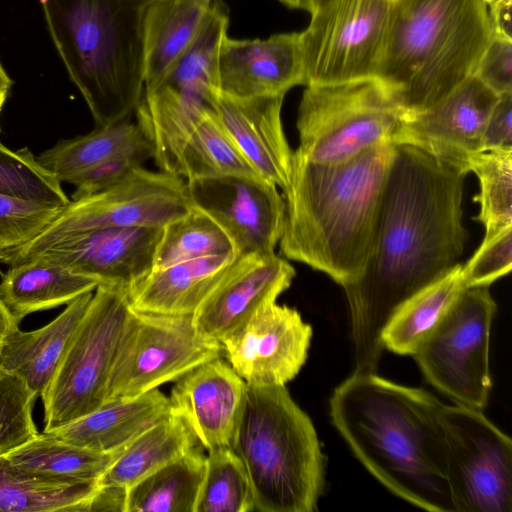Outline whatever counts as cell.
<instances>
[{
	"instance_id": "19",
	"label": "cell",
	"mask_w": 512,
	"mask_h": 512,
	"mask_svg": "<svg viewBox=\"0 0 512 512\" xmlns=\"http://www.w3.org/2000/svg\"><path fill=\"white\" fill-rule=\"evenodd\" d=\"M170 411L188 424L207 452L232 448L246 382L221 357L204 362L174 381Z\"/></svg>"
},
{
	"instance_id": "14",
	"label": "cell",
	"mask_w": 512,
	"mask_h": 512,
	"mask_svg": "<svg viewBox=\"0 0 512 512\" xmlns=\"http://www.w3.org/2000/svg\"><path fill=\"white\" fill-rule=\"evenodd\" d=\"M186 185L191 205L222 228L237 257L274 253L285 220L277 186L241 175L187 180Z\"/></svg>"
},
{
	"instance_id": "15",
	"label": "cell",
	"mask_w": 512,
	"mask_h": 512,
	"mask_svg": "<svg viewBox=\"0 0 512 512\" xmlns=\"http://www.w3.org/2000/svg\"><path fill=\"white\" fill-rule=\"evenodd\" d=\"M312 333L296 309L273 302L221 344L227 362L246 384L284 386L305 364Z\"/></svg>"
},
{
	"instance_id": "26",
	"label": "cell",
	"mask_w": 512,
	"mask_h": 512,
	"mask_svg": "<svg viewBox=\"0 0 512 512\" xmlns=\"http://www.w3.org/2000/svg\"><path fill=\"white\" fill-rule=\"evenodd\" d=\"M214 0H150L143 16L144 89L155 86L199 33Z\"/></svg>"
},
{
	"instance_id": "21",
	"label": "cell",
	"mask_w": 512,
	"mask_h": 512,
	"mask_svg": "<svg viewBox=\"0 0 512 512\" xmlns=\"http://www.w3.org/2000/svg\"><path fill=\"white\" fill-rule=\"evenodd\" d=\"M284 97L237 98L217 92L213 103L219 122L254 171L282 190L290 180L294 152L281 120Z\"/></svg>"
},
{
	"instance_id": "4",
	"label": "cell",
	"mask_w": 512,
	"mask_h": 512,
	"mask_svg": "<svg viewBox=\"0 0 512 512\" xmlns=\"http://www.w3.org/2000/svg\"><path fill=\"white\" fill-rule=\"evenodd\" d=\"M492 36L484 0H393L375 80L423 111L474 74Z\"/></svg>"
},
{
	"instance_id": "31",
	"label": "cell",
	"mask_w": 512,
	"mask_h": 512,
	"mask_svg": "<svg viewBox=\"0 0 512 512\" xmlns=\"http://www.w3.org/2000/svg\"><path fill=\"white\" fill-rule=\"evenodd\" d=\"M205 468L200 445L127 489L126 512H195Z\"/></svg>"
},
{
	"instance_id": "13",
	"label": "cell",
	"mask_w": 512,
	"mask_h": 512,
	"mask_svg": "<svg viewBox=\"0 0 512 512\" xmlns=\"http://www.w3.org/2000/svg\"><path fill=\"white\" fill-rule=\"evenodd\" d=\"M455 512L512 511V441L479 409L443 404Z\"/></svg>"
},
{
	"instance_id": "8",
	"label": "cell",
	"mask_w": 512,
	"mask_h": 512,
	"mask_svg": "<svg viewBox=\"0 0 512 512\" xmlns=\"http://www.w3.org/2000/svg\"><path fill=\"white\" fill-rule=\"evenodd\" d=\"M192 205L186 182L167 172L139 166L114 185L69 200L33 240L0 252L8 266L28 261L45 249L87 230L106 227L163 228L185 215Z\"/></svg>"
},
{
	"instance_id": "41",
	"label": "cell",
	"mask_w": 512,
	"mask_h": 512,
	"mask_svg": "<svg viewBox=\"0 0 512 512\" xmlns=\"http://www.w3.org/2000/svg\"><path fill=\"white\" fill-rule=\"evenodd\" d=\"M149 158H152L150 152L124 153L93 166L71 183L76 186L72 199L91 195L114 185Z\"/></svg>"
},
{
	"instance_id": "44",
	"label": "cell",
	"mask_w": 512,
	"mask_h": 512,
	"mask_svg": "<svg viewBox=\"0 0 512 512\" xmlns=\"http://www.w3.org/2000/svg\"><path fill=\"white\" fill-rule=\"evenodd\" d=\"M488 7L493 34L512 38V0H494Z\"/></svg>"
},
{
	"instance_id": "47",
	"label": "cell",
	"mask_w": 512,
	"mask_h": 512,
	"mask_svg": "<svg viewBox=\"0 0 512 512\" xmlns=\"http://www.w3.org/2000/svg\"><path fill=\"white\" fill-rule=\"evenodd\" d=\"M283 5L291 9H301L308 11L309 2L308 0H278Z\"/></svg>"
},
{
	"instance_id": "7",
	"label": "cell",
	"mask_w": 512,
	"mask_h": 512,
	"mask_svg": "<svg viewBox=\"0 0 512 512\" xmlns=\"http://www.w3.org/2000/svg\"><path fill=\"white\" fill-rule=\"evenodd\" d=\"M305 87L296 151L307 160L337 164L392 143L404 111L377 80Z\"/></svg>"
},
{
	"instance_id": "39",
	"label": "cell",
	"mask_w": 512,
	"mask_h": 512,
	"mask_svg": "<svg viewBox=\"0 0 512 512\" xmlns=\"http://www.w3.org/2000/svg\"><path fill=\"white\" fill-rule=\"evenodd\" d=\"M61 208L0 195V252L33 240L53 221Z\"/></svg>"
},
{
	"instance_id": "6",
	"label": "cell",
	"mask_w": 512,
	"mask_h": 512,
	"mask_svg": "<svg viewBox=\"0 0 512 512\" xmlns=\"http://www.w3.org/2000/svg\"><path fill=\"white\" fill-rule=\"evenodd\" d=\"M232 449L246 469L255 511L316 510L324 456L311 419L285 385L247 384Z\"/></svg>"
},
{
	"instance_id": "11",
	"label": "cell",
	"mask_w": 512,
	"mask_h": 512,
	"mask_svg": "<svg viewBox=\"0 0 512 512\" xmlns=\"http://www.w3.org/2000/svg\"><path fill=\"white\" fill-rule=\"evenodd\" d=\"M496 310L488 286L465 288L412 355L426 380L456 404L481 410L488 403Z\"/></svg>"
},
{
	"instance_id": "24",
	"label": "cell",
	"mask_w": 512,
	"mask_h": 512,
	"mask_svg": "<svg viewBox=\"0 0 512 512\" xmlns=\"http://www.w3.org/2000/svg\"><path fill=\"white\" fill-rule=\"evenodd\" d=\"M92 296L93 291L78 296L61 314L39 329H12L0 342V366L22 376L37 396H41Z\"/></svg>"
},
{
	"instance_id": "46",
	"label": "cell",
	"mask_w": 512,
	"mask_h": 512,
	"mask_svg": "<svg viewBox=\"0 0 512 512\" xmlns=\"http://www.w3.org/2000/svg\"><path fill=\"white\" fill-rule=\"evenodd\" d=\"M10 87L11 80L0 64V95L7 96Z\"/></svg>"
},
{
	"instance_id": "5",
	"label": "cell",
	"mask_w": 512,
	"mask_h": 512,
	"mask_svg": "<svg viewBox=\"0 0 512 512\" xmlns=\"http://www.w3.org/2000/svg\"><path fill=\"white\" fill-rule=\"evenodd\" d=\"M150 0H39L52 40L97 127L129 119L144 91Z\"/></svg>"
},
{
	"instance_id": "37",
	"label": "cell",
	"mask_w": 512,
	"mask_h": 512,
	"mask_svg": "<svg viewBox=\"0 0 512 512\" xmlns=\"http://www.w3.org/2000/svg\"><path fill=\"white\" fill-rule=\"evenodd\" d=\"M0 195L59 207L69 202L61 182L27 148L13 151L1 142Z\"/></svg>"
},
{
	"instance_id": "40",
	"label": "cell",
	"mask_w": 512,
	"mask_h": 512,
	"mask_svg": "<svg viewBox=\"0 0 512 512\" xmlns=\"http://www.w3.org/2000/svg\"><path fill=\"white\" fill-rule=\"evenodd\" d=\"M512 267V226L484 239L461 268L465 288L490 286Z\"/></svg>"
},
{
	"instance_id": "17",
	"label": "cell",
	"mask_w": 512,
	"mask_h": 512,
	"mask_svg": "<svg viewBox=\"0 0 512 512\" xmlns=\"http://www.w3.org/2000/svg\"><path fill=\"white\" fill-rule=\"evenodd\" d=\"M161 233L162 228L153 227L91 229L45 249L32 259L61 265L100 284L129 289L153 270Z\"/></svg>"
},
{
	"instance_id": "1",
	"label": "cell",
	"mask_w": 512,
	"mask_h": 512,
	"mask_svg": "<svg viewBox=\"0 0 512 512\" xmlns=\"http://www.w3.org/2000/svg\"><path fill=\"white\" fill-rule=\"evenodd\" d=\"M466 175L418 148L395 145L368 262L343 287L356 371L376 372L381 334L395 310L459 264L468 237Z\"/></svg>"
},
{
	"instance_id": "16",
	"label": "cell",
	"mask_w": 512,
	"mask_h": 512,
	"mask_svg": "<svg viewBox=\"0 0 512 512\" xmlns=\"http://www.w3.org/2000/svg\"><path fill=\"white\" fill-rule=\"evenodd\" d=\"M498 95L474 75L435 105L404 113L392 143L409 145L466 174L481 152L487 117Z\"/></svg>"
},
{
	"instance_id": "42",
	"label": "cell",
	"mask_w": 512,
	"mask_h": 512,
	"mask_svg": "<svg viewBox=\"0 0 512 512\" xmlns=\"http://www.w3.org/2000/svg\"><path fill=\"white\" fill-rule=\"evenodd\" d=\"M473 75L497 95L512 92V38L493 34Z\"/></svg>"
},
{
	"instance_id": "28",
	"label": "cell",
	"mask_w": 512,
	"mask_h": 512,
	"mask_svg": "<svg viewBox=\"0 0 512 512\" xmlns=\"http://www.w3.org/2000/svg\"><path fill=\"white\" fill-rule=\"evenodd\" d=\"M462 264L406 299L386 323L383 347L400 355H413L465 289Z\"/></svg>"
},
{
	"instance_id": "3",
	"label": "cell",
	"mask_w": 512,
	"mask_h": 512,
	"mask_svg": "<svg viewBox=\"0 0 512 512\" xmlns=\"http://www.w3.org/2000/svg\"><path fill=\"white\" fill-rule=\"evenodd\" d=\"M395 145L383 144L337 164L293 152L283 190L281 254L331 277L342 287L363 274Z\"/></svg>"
},
{
	"instance_id": "2",
	"label": "cell",
	"mask_w": 512,
	"mask_h": 512,
	"mask_svg": "<svg viewBox=\"0 0 512 512\" xmlns=\"http://www.w3.org/2000/svg\"><path fill=\"white\" fill-rule=\"evenodd\" d=\"M443 403L420 388L356 371L330 398L334 426L387 489L433 512H455L447 476Z\"/></svg>"
},
{
	"instance_id": "50",
	"label": "cell",
	"mask_w": 512,
	"mask_h": 512,
	"mask_svg": "<svg viewBox=\"0 0 512 512\" xmlns=\"http://www.w3.org/2000/svg\"><path fill=\"white\" fill-rule=\"evenodd\" d=\"M488 5L491 4L494 0H484Z\"/></svg>"
},
{
	"instance_id": "45",
	"label": "cell",
	"mask_w": 512,
	"mask_h": 512,
	"mask_svg": "<svg viewBox=\"0 0 512 512\" xmlns=\"http://www.w3.org/2000/svg\"><path fill=\"white\" fill-rule=\"evenodd\" d=\"M19 327V324L8 313L2 302L0 301V342L12 329Z\"/></svg>"
},
{
	"instance_id": "51",
	"label": "cell",
	"mask_w": 512,
	"mask_h": 512,
	"mask_svg": "<svg viewBox=\"0 0 512 512\" xmlns=\"http://www.w3.org/2000/svg\"><path fill=\"white\" fill-rule=\"evenodd\" d=\"M393 1V0H392Z\"/></svg>"
},
{
	"instance_id": "38",
	"label": "cell",
	"mask_w": 512,
	"mask_h": 512,
	"mask_svg": "<svg viewBox=\"0 0 512 512\" xmlns=\"http://www.w3.org/2000/svg\"><path fill=\"white\" fill-rule=\"evenodd\" d=\"M36 397L22 376L0 366V456L39 434L32 417Z\"/></svg>"
},
{
	"instance_id": "20",
	"label": "cell",
	"mask_w": 512,
	"mask_h": 512,
	"mask_svg": "<svg viewBox=\"0 0 512 512\" xmlns=\"http://www.w3.org/2000/svg\"><path fill=\"white\" fill-rule=\"evenodd\" d=\"M295 275L293 266L275 252L237 257L193 319L221 343L258 309L276 302Z\"/></svg>"
},
{
	"instance_id": "43",
	"label": "cell",
	"mask_w": 512,
	"mask_h": 512,
	"mask_svg": "<svg viewBox=\"0 0 512 512\" xmlns=\"http://www.w3.org/2000/svg\"><path fill=\"white\" fill-rule=\"evenodd\" d=\"M509 148H512V92L498 95L481 139V152Z\"/></svg>"
},
{
	"instance_id": "22",
	"label": "cell",
	"mask_w": 512,
	"mask_h": 512,
	"mask_svg": "<svg viewBox=\"0 0 512 512\" xmlns=\"http://www.w3.org/2000/svg\"><path fill=\"white\" fill-rule=\"evenodd\" d=\"M235 253L211 255L154 269L128 289L132 309L193 315L221 282Z\"/></svg>"
},
{
	"instance_id": "23",
	"label": "cell",
	"mask_w": 512,
	"mask_h": 512,
	"mask_svg": "<svg viewBox=\"0 0 512 512\" xmlns=\"http://www.w3.org/2000/svg\"><path fill=\"white\" fill-rule=\"evenodd\" d=\"M169 412V399L157 388L105 402L94 411L43 433L83 448L109 452L126 446Z\"/></svg>"
},
{
	"instance_id": "33",
	"label": "cell",
	"mask_w": 512,
	"mask_h": 512,
	"mask_svg": "<svg viewBox=\"0 0 512 512\" xmlns=\"http://www.w3.org/2000/svg\"><path fill=\"white\" fill-rule=\"evenodd\" d=\"M176 174L187 180L227 175L261 178L225 131L214 109L205 112L186 139Z\"/></svg>"
},
{
	"instance_id": "12",
	"label": "cell",
	"mask_w": 512,
	"mask_h": 512,
	"mask_svg": "<svg viewBox=\"0 0 512 512\" xmlns=\"http://www.w3.org/2000/svg\"><path fill=\"white\" fill-rule=\"evenodd\" d=\"M392 0H333L301 31L305 86L375 79Z\"/></svg>"
},
{
	"instance_id": "9",
	"label": "cell",
	"mask_w": 512,
	"mask_h": 512,
	"mask_svg": "<svg viewBox=\"0 0 512 512\" xmlns=\"http://www.w3.org/2000/svg\"><path fill=\"white\" fill-rule=\"evenodd\" d=\"M41 395L47 432L105 403L106 388L130 305L128 289L100 284Z\"/></svg>"
},
{
	"instance_id": "10",
	"label": "cell",
	"mask_w": 512,
	"mask_h": 512,
	"mask_svg": "<svg viewBox=\"0 0 512 512\" xmlns=\"http://www.w3.org/2000/svg\"><path fill=\"white\" fill-rule=\"evenodd\" d=\"M222 354V344L203 332L193 315L130 307L109 374L105 402L157 389Z\"/></svg>"
},
{
	"instance_id": "27",
	"label": "cell",
	"mask_w": 512,
	"mask_h": 512,
	"mask_svg": "<svg viewBox=\"0 0 512 512\" xmlns=\"http://www.w3.org/2000/svg\"><path fill=\"white\" fill-rule=\"evenodd\" d=\"M198 446L186 421L170 411L125 447L97 485L129 489Z\"/></svg>"
},
{
	"instance_id": "48",
	"label": "cell",
	"mask_w": 512,
	"mask_h": 512,
	"mask_svg": "<svg viewBox=\"0 0 512 512\" xmlns=\"http://www.w3.org/2000/svg\"><path fill=\"white\" fill-rule=\"evenodd\" d=\"M332 1L333 0H308L309 7L307 12L311 14Z\"/></svg>"
},
{
	"instance_id": "36",
	"label": "cell",
	"mask_w": 512,
	"mask_h": 512,
	"mask_svg": "<svg viewBox=\"0 0 512 512\" xmlns=\"http://www.w3.org/2000/svg\"><path fill=\"white\" fill-rule=\"evenodd\" d=\"M255 511L243 462L232 448L207 452L206 468L195 512Z\"/></svg>"
},
{
	"instance_id": "30",
	"label": "cell",
	"mask_w": 512,
	"mask_h": 512,
	"mask_svg": "<svg viewBox=\"0 0 512 512\" xmlns=\"http://www.w3.org/2000/svg\"><path fill=\"white\" fill-rule=\"evenodd\" d=\"M134 152L152 154V148L139 126L126 120L60 141L37 159L60 182L71 184L93 166L116 155Z\"/></svg>"
},
{
	"instance_id": "34",
	"label": "cell",
	"mask_w": 512,
	"mask_h": 512,
	"mask_svg": "<svg viewBox=\"0 0 512 512\" xmlns=\"http://www.w3.org/2000/svg\"><path fill=\"white\" fill-rule=\"evenodd\" d=\"M227 253H235L227 234L212 218L192 206L185 215L162 228L153 270Z\"/></svg>"
},
{
	"instance_id": "25",
	"label": "cell",
	"mask_w": 512,
	"mask_h": 512,
	"mask_svg": "<svg viewBox=\"0 0 512 512\" xmlns=\"http://www.w3.org/2000/svg\"><path fill=\"white\" fill-rule=\"evenodd\" d=\"M99 284L92 277L35 258L2 273L0 301L19 324L27 315L68 304Z\"/></svg>"
},
{
	"instance_id": "29",
	"label": "cell",
	"mask_w": 512,
	"mask_h": 512,
	"mask_svg": "<svg viewBox=\"0 0 512 512\" xmlns=\"http://www.w3.org/2000/svg\"><path fill=\"white\" fill-rule=\"evenodd\" d=\"M126 446L99 452L39 433L5 456L13 467L30 475L66 483H86L97 481Z\"/></svg>"
},
{
	"instance_id": "49",
	"label": "cell",
	"mask_w": 512,
	"mask_h": 512,
	"mask_svg": "<svg viewBox=\"0 0 512 512\" xmlns=\"http://www.w3.org/2000/svg\"><path fill=\"white\" fill-rule=\"evenodd\" d=\"M6 97L7 96H5V95H0V113H1V110H2V107L5 102Z\"/></svg>"
},
{
	"instance_id": "35",
	"label": "cell",
	"mask_w": 512,
	"mask_h": 512,
	"mask_svg": "<svg viewBox=\"0 0 512 512\" xmlns=\"http://www.w3.org/2000/svg\"><path fill=\"white\" fill-rule=\"evenodd\" d=\"M478 178L480 206L476 219L485 228L484 239L512 226V148L477 153L469 165Z\"/></svg>"
},
{
	"instance_id": "32",
	"label": "cell",
	"mask_w": 512,
	"mask_h": 512,
	"mask_svg": "<svg viewBox=\"0 0 512 512\" xmlns=\"http://www.w3.org/2000/svg\"><path fill=\"white\" fill-rule=\"evenodd\" d=\"M97 481L66 483L37 477L0 456V512H87Z\"/></svg>"
},
{
	"instance_id": "18",
	"label": "cell",
	"mask_w": 512,
	"mask_h": 512,
	"mask_svg": "<svg viewBox=\"0 0 512 512\" xmlns=\"http://www.w3.org/2000/svg\"><path fill=\"white\" fill-rule=\"evenodd\" d=\"M298 85L305 86L301 32L265 39L223 38L217 59L218 92L237 98L285 96Z\"/></svg>"
}]
</instances>
